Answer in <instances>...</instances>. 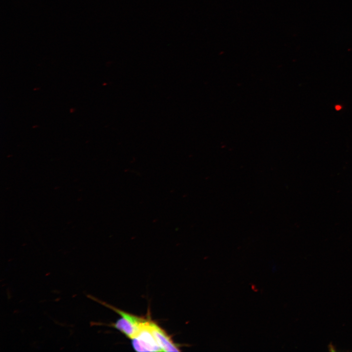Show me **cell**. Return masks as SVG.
I'll return each mask as SVG.
<instances>
[{
	"instance_id": "obj_1",
	"label": "cell",
	"mask_w": 352,
	"mask_h": 352,
	"mask_svg": "<svg viewBox=\"0 0 352 352\" xmlns=\"http://www.w3.org/2000/svg\"><path fill=\"white\" fill-rule=\"evenodd\" d=\"M87 297L112 309L120 315L121 317L114 323L109 324V326L114 327L131 339L135 335L142 323L146 319L144 317L137 316L115 308L91 295L88 294Z\"/></svg>"
},
{
	"instance_id": "obj_2",
	"label": "cell",
	"mask_w": 352,
	"mask_h": 352,
	"mask_svg": "<svg viewBox=\"0 0 352 352\" xmlns=\"http://www.w3.org/2000/svg\"><path fill=\"white\" fill-rule=\"evenodd\" d=\"M151 321L146 318L137 333L131 339L133 348L137 352L163 351L153 333Z\"/></svg>"
},
{
	"instance_id": "obj_3",
	"label": "cell",
	"mask_w": 352,
	"mask_h": 352,
	"mask_svg": "<svg viewBox=\"0 0 352 352\" xmlns=\"http://www.w3.org/2000/svg\"><path fill=\"white\" fill-rule=\"evenodd\" d=\"M151 329L158 343L164 352H179L180 350L171 336L155 322L151 321Z\"/></svg>"
}]
</instances>
